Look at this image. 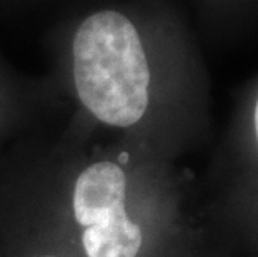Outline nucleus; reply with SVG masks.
<instances>
[{
    "label": "nucleus",
    "instance_id": "f03ea898",
    "mask_svg": "<svg viewBox=\"0 0 258 257\" xmlns=\"http://www.w3.org/2000/svg\"><path fill=\"white\" fill-rule=\"evenodd\" d=\"M57 69L89 122L132 137L145 129L157 70L147 32L130 9L102 5L69 20L57 37Z\"/></svg>",
    "mask_w": 258,
    "mask_h": 257
},
{
    "label": "nucleus",
    "instance_id": "39448f33",
    "mask_svg": "<svg viewBox=\"0 0 258 257\" xmlns=\"http://www.w3.org/2000/svg\"><path fill=\"white\" fill-rule=\"evenodd\" d=\"M253 125H255V135H256V140H258V97H256L255 111H253Z\"/></svg>",
    "mask_w": 258,
    "mask_h": 257
},
{
    "label": "nucleus",
    "instance_id": "20e7f679",
    "mask_svg": "<svg viewBox=\"0 0 258 257\" xmlns=\"http://www.w3.org/2000/svg\"><path fill=\"white\" fill-rule=\"evenodd\" d=\"M22 102L19 99L17 87L10 75L0 67V130L9 125L19 114Z\"/></svg>",
    "mask_w": 258,
    "mask_h": 257
},
{
    "label": "nucleus",
    "instance_id": "f257e3e1",
    "mask_svg": "<svg viewBox=\"0 0 258 257\" xmlns=\"http://www.w3.org/2000/svg\"><path fill=\"white\" fill-rule=\"evenodd\" d=\"M134 147L60 145L5 187L0 204L74 257H153L165 207Z\"/></svg>",
    "mask_w": 258,
    "mask_h": 257
},
{
    "label": "nucleus",
    "instance_id": "7ed1b4c3",
    "mask_svg": "<svg viewBox=\"0 0 258 257\" xmlns=\"http://www.w3.org/2000/svg\"><path fill=\"white\" fill-rule=\"evenodd\" d=\"M0 257H74L0 204Z\"/></svg>",
    "mask_w": 258,
    "mask_h": 257
}]
</instances>
